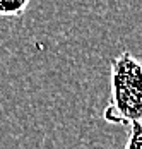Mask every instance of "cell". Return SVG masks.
Here are the masks:
<instances>
[{
	"mask_svg": "<svg viewBox=\"0 0 142 149\" xmlns=\"http://www.w3.org/2000/svg\"><path fill=\"white\" fill-rule=\"evenodd\" d=\"M103 118L115 125L142 122V62L122 52L110 62V98Z\"/></svg>",
	"mask_w": 142,
	"mask_h": 149,
	"instance_id": "6da1fadb",
	"label": "cell"
},
{
	"mask_svg": "<svg viewBox=\"0 0 142 149\" xmlns=\"http://www.w3.org/2000/svg\"><path fill=\"white\" fill-rule=\"evenodd\" d=\"M123 149H142V122L128 127V137Z\"/></svg>",
	"mask_w": 142,
	"mask_h": 149,
	"instance_id": "3957f363",
	"label": "cell"
},
{
	"mask_svg": "<svg viewBox=\"0 0 142 149\" xmlns=\"http://www.w3.org/2000/svg\"><path fill=\"white\" fill-rule=\"evenodd\" d=\"M29 0H15V2H0V15L3 17H19L29 7Z\"/></svg>",
	"mask_w": 142,
	"mask_h": 149,
	"instance_id": "7a4b0ae2",
	"label": "cell"
}]
</instances>
